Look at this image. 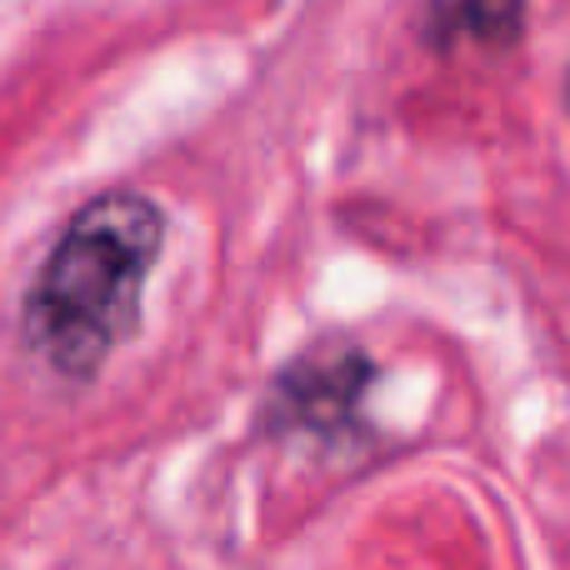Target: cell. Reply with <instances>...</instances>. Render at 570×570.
I'll return each mask as SVG.
<instances>
[{
  "label": "cell",
  "mask_w": 570,
  "mask_h": 570,
  "mask_svg": "<svg viewBox=\"0 0 570 570\" xmlns=\"http://www.w3.org/2000/svg\"><path fill=\"white\" fill-rule=\"evenodd\" d=\"M166 210L140 190H106L60 226L20 301L26 345L66 381H90L140 331Z\"/></svg>",
  "instance_id": "obj_1"
},
{
  "label": "cell",
  "mask_w": 570,
  "mask_h": 570,
  "mask_svg": "<svg viewBox=\"0 0 570 570\" xmlns=\"http://www.w3.org/2000/svg\"><path fill=\"white\" fill-rule=\"evenodd\" d=\"M375 361L351 335H321L301 345L266 385L261 425L271 435H311L315 445H361L371 441L365 395L375 385Z\"/></svg>",
  "instance_id": "obj_2"
},
{
  "label": "cell",
  "mask_w": 570,
  "mask_h": 570,
  "mask_svg": "<svg viewBox=\"0 0 570 570\" xmlns=\"http://www.w3.org/2000/svg\"><path fill=\"white\" fill-rule=\"evenodd\" d=\"M515 30H521V10H491V6H451V10H435L431 20L435 46H451L461 36L505 46V40H515Z\"/></svg>",
  "instance_id": "obj_3"
}]
</instances>
